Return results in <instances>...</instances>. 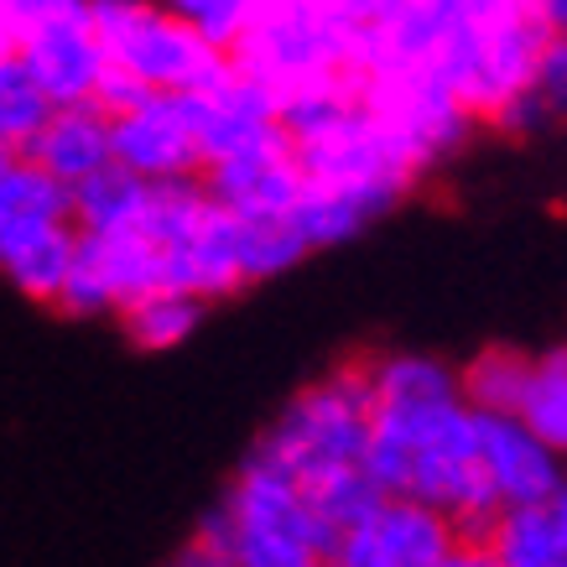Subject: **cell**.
<instances>
[{"label": "cell", "instance_id": "10", "mask_svg": "<svg viewBox=\"0 0 567 567\" xmlns=\"http://www.w3.org/2000/svg\"><path fill=\"white\" fill-rule=\"evenodd\" d=\"M183 100H188V121H193V136H198L204 167L245 152V146H260V141L281 136V110H276V100L256 79H245L235 63H229L214 84L193 89Z\"/></svg>", "mask_w": 567, "mask_h": 567}, {"label": "cell", "instance_id": "8", "mask_svg": "<svg viewBox=\"0 0 567 567\" xmlns=\"http://www.w3.org/2000/svg\"><path fill=\"white\" fill-rule=\"evenodd\" d=\"M110 152L125 173L146 177V183H173V177H198L204 156L188 121V100L183 94H141L110 115Z\"/></svg>", "mask_w": 567, "mask_h": 567}, {"label": "cell", "instance_id": "1", "mask_svg": "<svg viewBox=\"0 0 567 567\" xmlns=\"http://www.w3.org/2000/svg\"><path fill=\"white\" fill-rule=\"evenodd\" d=\"M370 447L364 468L385 495L427 499L480 536L495 520L499 499L480 468L474 406L458 391V370L432 354H380L370 360Z\"/></svg>", "mask_w": 567, "mask_h": 567}, {"label": "cell", "instance_id": "24", "mask_svg": "<svg viewBox=\"0 0 567 567\" xmlns=\"http://www.w3.org/2000/svg\"><path fill=\"white\" fill-rule=\"evenodd\" d=\"M547 511H551V526H557V542H563V551H567V474H563V484L551 489Z\"/></svg>", "mask_w": 567, "mask_h": 567}, {"label": "cell", "instance_id": "21", "mask_svg": "<svg viewBox=\"0 0 567 567\" xmlns=\"http://www.w3.org/2000/svg\"><path fill=\"white\" fill-rule=\"evenodd\" d=\"M542 94H547V104L557 110V115H567V37H551L547 48V63H542Z\"/></svg>", "mask_w": 567, "mask_h": 567}, {"label": "cell", "instance_id": "15", "mask_svg": "<svg viewBox=\"0 0 567 567\" xmlns=\"http://www.w3.org/2000/svg\"><path fill=\"white\" fill-rule=\"evenodd\" d=\"M516 416L567 464V344L532 354V375H526Z\"/></svg>", "mask_w": 567, "mask_h": 567}, {"label": "cell", "instance_id": "18", "mask_svg": "<svg viewBox=\"0 0 567 567\" xmlns=\"http://www.w3.org/2000/svg\"><path fill=\"white\" fill-rule=\"evenodd\" d=\"M204 297L193 292H146L121 308V328L136 349H177L204 323Z\"/></svg>", "mask_w": 567, "mask_h": 567}, {"label": "cell", "instance_id": "6", "mask_svg": "<svg viewBox=\"0 0 567 567\" xmlns=\"http://www.w3.org/2000/svg\"><path fill=\"white\" fill-rule=\"evenodd\" d=\"M104 58L136 84L162 94H193L229 69V52L162 0H89Z\"/></svg>", "mask_w": 567, "mask_h": 567}, {"label": "cell", "instance_id": "12", "mask_svg": "<svg viewBox=\"0 0 567 567\" xmlns=\"http://www.w3.org/2000/svg\"><path fill=\"white\" fill-rule=\"evenodd\" d=\"M198 177L229 214H250V219H287L302 198V167H297L287 131L224 162H208Z\"/></svg>", "mask_w": 567, "mask_h": 567}, {"label": "cell", "instance_id": "13", "mask_svg": "<svg viewBox=\"0 0 567 567\" xmlns=\"http://www.w3.org/2000/svg\"><path fill=\"white\" fill-rule=\"evenodd\" d=\"M42 173H52L63 188L94 177L100 167L115 162L110 152V110H100L94 100L84 104H52V115L37 125V136L21 146Z\"/></svg>", "mask_w": 567, "mask_h": 567}, {"label": "cell", "instance_id": "17", "mask_svg": "<svg viewBox=\"0 0 567 567\" xmlns=\"http://www.w3.org/2000/svg\"><path fill=\"white\" fill-rule=\"evenodd\" d=\"M526 375H532V354L511 344H489L468 364H458V391L474 412H516L526 395Z\"/></svg>", "mask_w": 567, "mask_h": 567}, {"label": "cell", "instance_id": "20", "mask_svg": "<svg viewBox=\"0 0 567 567\" xmlns=\"http://www.w3.org/2000/svg\"><path fill=\"white\" fill-rule=\"evenodd\" d=\"M162 6H173L177 17H188L198 32L214 37V42L229 52L235 42H240L245 27H250L260 0H162Z\"/></svg>", "mask_w": 567, "mask_h": 567}, {"label": "cell", "instance_id": "23", "mask_svg": "<svg viewBox=\"0 0 567 567\" xmlns=\"http://www.w3.org/2000/svg\"><path fill=\"white\" fill-rule=\"evenodd\" d=\"M532 11L551 37H567V0H532Z\"/></svg>", "mask_w": 567, "mask_h": 567}, {"label": "cell", "instance_id": "7", "mask_svg": "<svg viewBox=\"0 0 567 567\" xmlns=\"http://www.w3.org/2000/svg\"><path fill=\"white\" fill-rule=\"evenodd\" d=\"M458 520L412 495H385L370 516L344 532L339 563L344 567H437L458 542Z\"/></svg>", "mask_w": 567, "mask_h": 567}, {"label": "cell", "instance_id": "25", "mask_svg": "<svg viewBox=\"0 0 567 567\" xmlns=\"http://www.w3.org/2000/svg\"><path fill=\"white\" fill-rule=\"evenodd\" d=\"M323 567H344V563H339V557H328V563Z\"/></svg>", "mask_w": 567, "mask_h": 567}, {"label": "cell", "instance_id": "5", "mask_svg": "<svg viewBox=\"0 0 567 567\" xmlns=\"http://www.w3.org/2000/svg\"><path fill=\"white\" fill-rule=\"evenodd\" d=\"M370 406H375L370 360L344 364L333 375L312 380L308 391H297L287 412L271 422V432L256 443V453L281 464L297 484L360 468L370 447Z\"/></svg>", "mask_w": 567, "mask_h": 567}, {"label": "cell", "instance_id": "16", "mask_svg": "<svg viewBox=\"0 0 567 567\" xmlns=\"http://www.w3.org/2000/svg\"><path fill=\"white\" fill-rule=\"evenodd\" d=\"M308 250L312 245H308V235L297 229L292 214H287V219H250V214H235V260H240L245 287L292 271Z\"/></svg>", "mask_w": 567, "mask_h": 567}, {"label": "cell", "instance_id": "26", "mask_svg": "<svg viewBox=\"0 0 567 567\" xmlns=\"http://www.w3.org/2000/svg\"><path fill=\"white\" fill-rule=\"evenodd\" d=\"M557 567H567V557H563V563H557Z\"/></svg>", "mask_w": 567, "mask_h": 567}, {"label": "cell", "instance_id": "9", "mask_svg": "<svg viewBox=\"0 0 567 567\" xmlns=\"http://www.w3.org/2000/svg\"><path fill=\"white\" fill-rule=\"evenodd\" d=\"M21 63L32 69V79L48 89L52 104H84L100 94V79L110 69L104 58V42L94 32V17H89V0H73L63 11L32 21L17 42Z\"/></svg>", "mask_w": 567, "mask_h": 567}, {"label": "cell", "instance_id": "19", "mask_svg": "<svg viewBox=\"0 0 567 567\" xmlns=\"http://www.w3.org/2000/svg\"><path fill=\"white\" fill-rule=\"evenodd\" d=\"M52 115L48 89L32 79V69L21 63V52H0V146H27L37 136V125Z\"/></svg>", "mask_w": 567, "mask_h": 567}, {"label": "cell", "instance_id": "11", "mask_svg": "<svg viewBox=\"0 0 567 567\" xmlns=\"http://www.w3.org/2000/svg\"><path fill=\"white\" fill-rule=\"evenodd\" d=\"M474 443H480V468L495 489L499 511L505 505H542L567 474L563 458L516 412H474Z\"/></svg>", "mask_w": 567, "mask_h": 567}, {"label": "cell", "instance_id": "2", "mask_svg": "<svg viewBox=\"0 0 567 567\" xmlns=\"http://www.w3.org/2000/svg\"><path fill=\"white\" fill-rule=\"evenodd\" d=\"M229 63L281 104L308 89L360 84V32L328 0H260Z\"/></svg>", "mask_w": 567, "mask_h": 567}, {"label": "cell", "instance_id": "14", "mask_svg": "<svg viewBox=\"0 0 567 567\" xmlns=\"http://www.w3.org/2000/svg\"><path fill=\"white\" fill-rule=\"evenodd\" d=\"M480 536L484 547L495 551L499 567H557L567 557L563 542H557V526H551L547 499L542 505H505Z\"/></svg>", "mask_w": 567, "mask_h": 567}, {"label": "cell", "instance_id": "3", "mask_svg": "<svg viewBox=\"0 0 567 567\" xmlns=\"http://www.w3.org/2000/svg\"><path fill=\"white\" fill-rule=\"evenodd\" d=\"M208 547L229 551L235 567H323L333 557V536L312 516L302 484L281 464L250 453L235 474L229 495L198 526Z\"/></svg>", "mask_w": 567, "mask_h": 567}, {"label": "cell", "instance_id": "4", "mask_svg": "<svg viewBox=\"0 0 567 567\" xmlns=\"http://www.w3.org/2000/svg\"><path fill=\"white\" fill-rule=\"evenodd\" d=\"M79 256L73 188L17 146H0V276L32 302H58Z\"/></svg>", "mask_w": 567, "mask_h": 567}, {"label": "cell", "instance_id": "22", "mask_svg": "<svg viewBox=\"0 0 567 567\" xmlns=\"http://www.w3.org/2000/svg\"><path fill=\"white\" fill-rule=\"evenodd\" d=\"M167 567H235V563H229V551L208 547L204 536H193L188 547L177 551V557H173V563H167Z\"/></svg>", "mask_w": 567, "mask_h": 567}]
</instances>
